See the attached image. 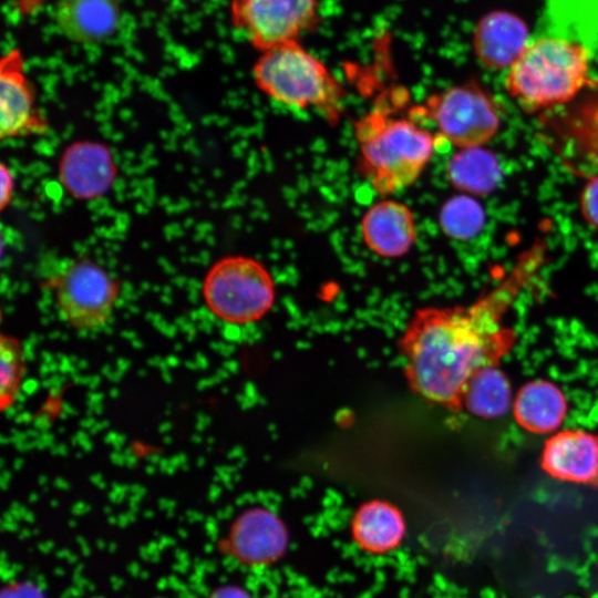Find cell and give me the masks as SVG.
<instances>
[{
    "label": "cell",
    "mask_w": 598,
    "mask_h": 598,
    "mask_svg": "<svg viewBox=\"0 0 598 598\" xmlns=\"http://www.w3.org/2000/svg\"><path fill=\"white\" fill-rule=\"evenodd\" d=\"M538 265L520 256L493 289L467 307L417 309L400 338L411 390L427 402L457 412L481 369L496 367L516 343L504 317L534 279Z\"/></svg>",
    "instance_id": "6da1fadb"
},
{
    "label": "cell",
    "mask_w": 598,
    "mask_h": 598,
    "mask_svg": "<svg viewBox=\"0 0 598 598\" xmlns=\"http://www.w3.org/2000/svg\"><path fill=\"white\" fill-rule=\"evenodd\" d=\"M359 168L381 196L414 184L434 155L439 138L409 118L374 110L354 123Z\"/></svg>",
    "instance_id": "7a4b0ae2"
},
{
    "label": "cell",
    "mask_w": 598,
    "mask_h": 598,
    "mask_svg": "<svg viewBox=\"0 0 598 598\" xmlns=\"http://www.w3.org/2000/svg\"><path fill=\"white\" fill-rule=\"evenodd\" d=\"M590 53L574 40L542 37L529 41L507 70L505 89L530 113L571 101L588 83Z\"/></svg>",
    "instance_id": "3957f363"
},
{
    "label": "cell",
    "mask_w": 598,
    "mask_h": 598,
    "mask_svg": "<svg viewBox=\"0 0 598 598\" xmlns=\"http://www.w3.org/2000/svg\"><path fill=\"white\" fill-rule=\"evenodd\" d=\"M256 86L272 100L299 109L319 110L336 122L344 90L326 64L298 41L261 52L252 68Z\"/></svg>",
    "instance_id": "277c9868"
},
{
    "label": "cell",
    "mask_w": 598,
    "mask_h": 598,
    "mask_svg": "<svg viewBox=\"0 0 598 598\" xmlns=\"http://www.w3.org/2000/svg\"><path fill=\"white\" fill-rule=\"evenodd\" d=\"M202 297L207 309L219 320L247 324L270 311L276 299V286L261 261L231 255L218 259L207 270Z\"/></svg>",
    "instance_id": "5b68a950"
},
{
    "label": "cell",
    "mask_w": 598,
    "mask_h": 598,
    "mask_svg": "<svg viewBox=\"0 0 598 598\" xmlns=\"http://www.w3.org/2000/svg\"><path fill=\"white\" fill-rule=\"evenodd\" d=\"M48 286L61 319L82 332L97 331L109 323L121 292L118 280L86 257L65 262Z\"/></svg>",
    "instance_id": "8992f818"
},
{
    "label": "cell",
    "mask_w": 598,
    "mask_h": 598,
    "mask_svg": "<svg viewBox=\"0 0 598 598\" xmlns=\"http://www.w3.org/2000/svg\"><path fill=\"white\" fill-rule=\"evenodd\" d=\"M417 109L436 125L443 140L460 148L485 145L496 135L502 123L498 101L473 82L436 92Z\"/></svg>",
    "instance_id": "52a82bcc"
},
{
    "label": "cell",
    "mask_w": 598,
    "mask_h": 598,
    "mask_svg": "<svg viewBox=\"0 0 598 598\" xmlns=\"http://www.w3.org/2000/svg\"><path fill=\"white\" fill-rule=\"evenodd\" d=\"M319 0H233V23L261 52L298 41L318 22Z\"/></svg>",
    "instance_id": "ba28073f"
},
{
    "label": "cell",
    "mask_w": 598,
    "mask_h": 598,
    "mask_svg": "<svg viewBox=\"0 0 598 598\" xmlns=\"http://www.w3.org/2000/svg\"><path fill=\"white\" fill-rule=\"evenodd\" d=\"M289 546L282 518L264 506L243 511L231 523L225 547L241 565L266 567L277 563Z\"/></svg>",
    "instance_id": "9c48e42d"
},
{
    "label": "cell",
    "mask_w": 598,
    "mask_h": 598,
    "mask_svg": "<svg viewBox=\"0 0 598 598\" xmlns=\"http://www.w3.org/2000/svg\"><path fill=\"white\" fill-rule=\"evenodd\" d=\"M48 130V120L24 72L23 56L19 50H12L0 63V137L43 135Z\"/></svg>",
    "instance_id": "30bf717a"
},
{
    "label": "cell",
    "mask_w": 598,
    "mask_h": 598,
    "mask_svg": "<svg viewBox=\"0 0 598 598\" xmlns=\"http://www.w3.org/2000/svg\"><path fill=\"white\" fill-rule=\"evenodd\" d=\"M117 175L113 154L104 144L78 141L69 145L59 162V178L64 189L79 200L104 196Z\"/></svg>",
    "instance_id": "8fae6325"
},
{
    "label": "cell",
    "mask_w": 598,
    "mask_h": 598,
    "mask_svg": "<svg viewBox=\"0 0 598 598\" xmlns=\"http://www.w3.org/2000/svg\"><path fill=\"white\" fill-rule=\"evenodd\" d=\"M540 466L556 480L594 485L598 477V434L574 429L557 432L544 445Z\"/></svg>",
    "instance_id": "7c38bea8"
},
{
    "label": "cell",
    "mask_w": 598,
    "mask_h": 598,
    "mask_svg": "<svg viewBox=\"0 0 598 598\" xmlns=\"http://www.w3.org/2000/svg\"><path fill=\"white\" fill-rule=\"evenodd\" d=\"M367 247L384 258L408 254L416 239L413 212L404 203L383 199L370 206L360 224Z\"/></svg>",
    "instance_id": "4fadbf2b"
},
{
    "label": "cell",
    "mask_w": 598,
    "mask_h": 598,
    "mask_svg": "<svg viewBox=\"0 0 598 598\" xmlns=\"http://www.w3.org/2000/svg\"><path fill=\"white\" fill-rule=\"evenodd\" d=\"M529 43L526 23L516 14L494 11L477 22L473 49L478 61L494 70L509 69Z\"/></svg>",
    "instance_id": "5bb4252c"
},
{
    "label": "cell",
    "mask_w": 598,
    "mask_h": 598,
    "mask_svg": "<svg viewBox=\"0 0 598 598\" xmlns=\"http://www.w3.org/2000/svg\"><path fill=\"white\" fill-rule=\"evenodd\" d=\"M350 532L361 550L370 555H384L403 544L408 524L398 506L384 499H371L355 509Z\"/></svg>",
    "instance_id": "9a60e30c"
},
{
    "label": "cell",
    "mask_w": 598,
    "mask_h": 598,
    "mask_svg": "<svg viewBox=\"0 0 598 598\" xmlns=\"http://www.w3.org/2000/svg\"><path fill=\"white\" fill-rule=\"evenodd\" d=\"M115 0H58L56 23L62 33L80 43H99L114 32L118 22Z\"/></svg>",
    "instance_id": "2e32d148"
},
{
    "label": "cell",
    "mask_w": 598,
    "mask_h": 598,
    "mask_svg": "<svg viewBox=\"0 0 598 598\" xmlns=\"http://www.w3.org/2000/svg\"><path fill=\"white\" fill-rule=\"evenodd\" d=\"M513 410L516 422L523 429L545 434L563 424L567 414V400L553 382L534 380L519 389Z\"/></svg>",
    "instance_id": "e0dca14e"
},
{
    "label": "cell",
    "mask_w": 598,
    "mask_h": 598,
    "mask_svg": "<svg viewBox=\"0 0 598 598\" xmlns=\"http://www.w3.org/2000/svg\"><path fill=\"white\" fill-rule=\"evenodd\" d=\"M446 174L454 188L470 196L491 193L501 178L496 156L483 146L460 148L448 159Z\"/></svg>",
    "instance_id": "ac0fdd59"
},
{
    "label": "cell",
    "mask_w": 598,
    "mask_h": 598,
    "mask_svg": "<svg viewBox=\"0 0 598 598\" xmlns=\"http://www.w3.org/2000/svg\"><path fill=\"white\" fill-rule=\"evenodd\" d=\"M512 390L507 377L496 367L478 370L467 383L463 409L482 419L505 414L511 405Z\"/></svg>",
    "instance_id": "d6986e66"
},
{
    "label": "cell",
    "mask_w": 598,
    "mask_h": 598,
    "mask_svg": "<svg viewBox=\"0 0 598 598\" xmlns=\"http://www.w3.org/2000/svg\"><path fill=\"white\" fill-rule=\"evenodd\" d=\"M439 220L446 236L465 240L474 237L482 229L485 215L476 199L462 194L448 198L442 205Z\"/></svg>",
    "instance_id": "ffe728a7"
},
{
    "label": "cell",
    "mask_w": 598,
    "mask_h": 598,
    "mask_svg": "<svg viewBox=\"0 0 598 598\" xmlns=\"http://www.w3.org/2000/svg\"><path fill=\"white\" fill-rule=\"evenodd\" d=\"M25 373V353L13 336L0 338V409L6 411L17 401Z\"/></svg>",
    "instance_id": "44dd1931"
},
{
    "label": "cell",
    "mask_w": 598,
    "mask_h": 598,
    "mask_svg": "<svg viewBox=\"0 0 598 598\" xmlns=\"http://www.w3.org/2000/svg\"><path fill=\"white\" fill-rule=\"evenodd\" d=\"M579 206L585 221L598 230V175L585 184L580 193Z\"/></svg>",
    "instance_id": "7402d4cb"
},
{
    "label": "cell",
    "mask_w": 598,
    "mask_h": 598,
    "mask_svg": "<svg viewBox=\"0 0 598 598\" xmlns=\"http://www.w3.org/2000/svg\"><path fill=\"white\" fill-rule=\"evenodd\" d=\"M0 209L4 210L12 202L16 188V179L11 168L7 166L3 162L0 164Z\"/></svg>",
    "instance_id": "603a6c76"
},
{
    "label": "cell",
    "mask_w": 598,
    "mask_h": 598,
    "mask_svg": "<svg viewBox=\"0 0 598 598\" xmlns=\"http://www.w3.org/2000/svg\"><path fill=\"white\" fill-rule=\"evenodd\" d=\"M1 598H44L39 588L29 582H19L2 590Z\"/></svg>",
    "instance_id": "cb8c5ba5"
},
{
    "label": "cell",
    "mask_w": 598,
    "mask_h": 598,
    "mask_svg": "<svg viewBox=\"0 0 598 598\" xmlns=\"http://www.w3.org/2000/svg\"><path fill=\"white\" fill-rule=\"evenodd\" d=\"M207 598H252L244 588L235 585H226L215 589Z\"/></svg>",
    "instance_id": "d4e9b609"
},
{
    "label": "cell",
    "mask_w": 598,
    "mask_h": 598,
    "mask_svg": "<svg viewBox=\"0 0 598 598\" xmlns=\"http://www.w3.org/2000/svg\"><path fill=\"white\" fill-rule=\"evenodd\" d=\"M594 486L598 488V477H597V480H596Z\"/></svg>",
    "instance_id": "484cf974"
}]
</instances>
